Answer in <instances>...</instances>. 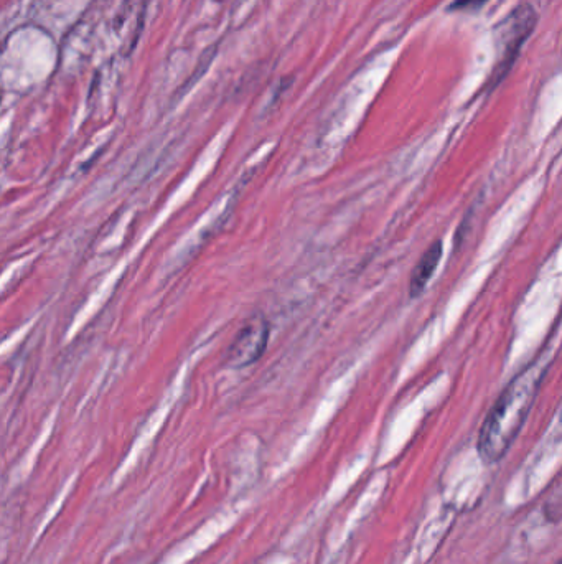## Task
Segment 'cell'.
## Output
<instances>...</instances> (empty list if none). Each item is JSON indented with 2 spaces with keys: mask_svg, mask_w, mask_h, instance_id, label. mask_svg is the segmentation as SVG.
Wrapping results in <instances>:
<instances>
[{
  "mask_svg": "<svg viewBox=\"0 0 562 564\" xmlns=\"http://www.w3.org/2000/svg\"><path fill=\"white\" fill-rule=\"evenodd\" d=\"M536 24V12L530 5H521L511 14L508 19V29L505 33V47H503L502 57L498 60L497 68L493 71L492 81L497 85L498 81L503 80V76L511 70L515 63L520 48L523 47L526 38L530 37Z\"/></svg>",
  "mask_w": 562,
  "mask_h": 564,
  "instance_id": "2",
  "label": "cell"
},
{
  "mask_svg": "<svg viewBox=\"0 0 562 564\" xmlns=\"http://www.w3.org/2000/svg\"><path fill=\"white\" fill-rule=\"evenodd\" d=\"M269 329L264 319L249 320L243 329L239 330L235 342L231 344L228 352V363L233 367H246L249 363H254L263 355L267 345Z\"/></svg>",
  "mask_w": 562,
  "mask_h": 564,
  "instance_id": "3",
  "label": "cell"
},
{
  "mask_svg": "<svg viewBox=\"0 0 562 564\" xmlns=\"http://www.w3.org/2000/svg\"><path fill=\"white\" fill-rule=\"evenodd\" d=\"M488 0H457L452 9L455 10H475L487 4Z\"/></svg>",
  "mask_w": 562,
  "mask_h": 564,
  "instance_id": "5",
  "label": "cell"
},
{
  "mask_svg": "<svg viewBox=\"0 0 562 564\" xmlns=\"http://www.w3.org/2000/svg\"><path fill=\"white\" fill-rule=\"evenodd\" d=\"M442 258V243L436 241L429 250L424 253L419 263L416 264L413 276H411V284H409V292L411 296H421L426 289L427 282L432 278V274L436 273L437 264Z\"/></svg>",
  "mask_w": 562,
  "mask_h": 564,
  "instance_id": "4",
  "label": "cell"
},
{
  "mask_svg": "<svg viewBox=\"0 0 562 564\" xmlns=\"http://www.w3.org/2000/svg\"><path fill=\"white\" fill-rule=\"evenodd\" d=\"M561 419H562V414H561Z\"/></svg>",
  "mask_w": 562,
  "mask_h": 564,
  "instance_id": "6",
  "label": "cell"
},
{
  "mask_svg": "<svg viewBox=\"0 0 562 564\" xmlns=\"http://www.w3.org/2000/svg\"><path fill=\"white\" fill-rule=\"evenodd\" d=\"M546 367V360H533L530 367L518 373L515 380L503 390L502 395L498 396L480 429L478 452L483 461L490 464L502 461L511 444L518 438L533 408Z\"/></svg>",
  "mask_w": 562,
  "mask_h": 564,
  "instance_id": "1",
  "label": "cell"
}]
</instances>
